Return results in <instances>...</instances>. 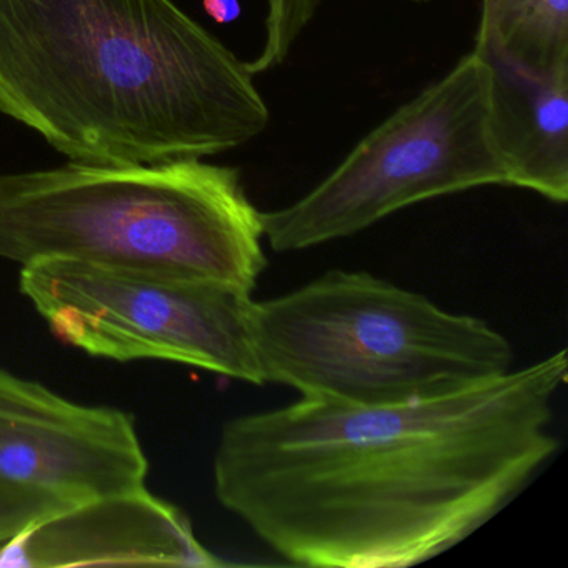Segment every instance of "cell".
Returning <instances> with one entry per match:
<instances>
[{
  "label": "cell",
  "mask_w": 568,
  "mask_h": 568,
  "mask_svg": "<svg viewBox=\"0 0 568 568\" xmlns=\"http://www.w3.org/2000/svg\"><path fill=\"white\" fill-rule=\"evenodd\" d=\"M321 0H268L265 39L261 54L247 62L252 74H264L284 64L302 32L317 14Z\"/></svg>",
  "instance_id": "obj_11"
},
{
  "label": "cell",
  "mask_w": 568,
  "mask_h": 568,
  "mask_svg": "<svg viewBox=\"0 0 568 568\" xmlns=\"http://www.w3.org/2000/svg\"><path fill=\"white\" fill-rule=\"evenodd\" d=\"M0 112L99 165L212 158L271 122L247 62L174 0H0Z\"/></svg>",
  "instance_id": "obj_2"
},
{
  "label": "cell",
  "mask_w": 568,
  "mask_h": 568,
  "mask_svg": "<svg viewBox=\"0 0 568 568\" xmlns=\"http://www.w3.org/2000/svg\"><path fill=\"white\" fill-rule=\"evenodd\" d=\"M262 241L241 171L204 159L0 175V258L21 267L55 258L252 294L267 265Z\"/></svg>",
  "instance_id": "obj_3"
},
{
  "label": "cell",
  "mask_w": 568,
  "mask_h": 568,
  "mask_svg": "<svg viewBox=\"0 0 568 568\" xmlns=\"http://www.w3.org/2000/svg\"><path fill=\"white\" fill-rule=\"evenodd\" d=\"M567 351L444 397L301 398L225 422L219 504L294 565L398 568L444 554L557 454Z\"/></svg>",
  "instance_id": "obj_1"
},
{
  "label": "cell",
  "mask_w": 568,
  "mask_h": 568,
  "mask_svg": "<svg viewBox=\"0 0 568 568\" xmlns=\"http://www.w3.org/2000/svg\"><path fill=\"white\" fill-rule=\"evenodd\" d=\"M414 2H428V0H414Z\"/></svg>",
  "instance_id": "obj_14"
},
{
  "label": "cell",
  "mask_w": 568,
  "mask_h": 568,
  "mask_svg": "<svg viewBox=\"0 0 568 568\" xmlns=\"http://www.w3.org/2000/svg\"><path fill=\"white\" fill-rule=\"evenodd\" d=\"M485 61L491 74V129L507 169L508 185L565 204L568 72L545 78L505 62Z\"/></svg>",
  "instance_id": "obj_9"
},
{
  "label": "cell",
  "mask_w": 568,
  "mask_h": 568,
  "mask_svg": "<svg viewBox=\"0 0 568 568\" xmlns=\"http://www.w3.org/2000/svg\"><path fill=\"white\" fill-rule=\"evenodd\" d=\"M0 464L14 480L74 504L145 488L134 417L69 400L0 368Z\"/></svg>",
  "instance_id": "obj_7"
},
{
  "label": "cell",
  "mask_w": 568,
  "mask_h": 568,
  "mask_svg": "<svg viewBox=\"0 0 568 568\" xmlns=\"http://www.w3.org/2000/svg\"><path fill=\"white\" fill-rule=\"evenodd\" d=\"M252 338L264 384L367 407L455 394L515 361L510 341L481 318L355 271L254 301Z\"/></svg>",
  "instance_id": "obj_4"
},
{
  "label": "cell",
  "mask_w": 568,
  "mask_h": 568,
  "mask_svg": "<svg viewBox=\"0 0 568 568\" xmlns=\"http://www.w3.org/2000/svg\"><path fill=\"white\" fill-rule=\"evenodd\" d=\"M204 11L217 24H231L241 18V2L239 0H202Z\"/></svg>",
  "instance_id": "obj_13"
},
{
  "label": "cell",
  "mask_w": 568,
  "mask_h": 568,
  "mask_svg": "<svg viewBox=\"0 0 568 568\" xmlns=\"http://www.w3.org/2000/svg\"><path fill=\"white\" fill-rule=\"evenodd\" d=\"M474 51L531 74H567L568 0H480Z\"/></svg>",
  "instance_id": "obj_10"
},
{
  "label": "cell",
  "mask_w": 568,
  "mask_h": 568,
  "mask_svg": "<svg viewBox=\"0 0 568 568\" xmlns=\"http://www.w3.org/2000/svg\"><path fill=\"white\" fill-rule=\"evenodd\" d=\"M490 65L464 55L444 78L388 115L304 197L262 212L275 252L351 237L428 199L508 185L491 129Z\"/></svg>",
  "instance_id": "obj_5"
},
{
  "label": "cell",
  "mask_w": 568,
  "mask_h": 568,
  "mask_svg": "<svg viewBox=\"0 0 568 568\" xmlns=\"http://www.w3.org/2000/svg\"><path fill=\"white\" fill-rule=\"evenodd\" d=\"M75 505L79 504L61 495L16 484L0 474V547H4L39 521L55 517Z\"/></svg>",
  "instance_id": "obj_12"
},
{
  "label": "cell",
  "mask_w": 568,
  "mask_h": 568,
  "mask_svg": "<svg viewBox=\"0 0 568 568\" xmlns=\"http://www.w3.org/2000/svg\"><path fill=\"white\" fill-rule=\"evenodd\" d=\"M19 288L59 341L92 357L178 362L264 385L251 292L55 258L22 265Z\"/></svg>",
  "instance_id": "obj_6"
},
{
  "label": "cell",
  "mask_w": 568,
  "mask_h": 568,
  "mask_svg": "<svg viewBox=\"0 0 568 568\" xmlns=\"http://www.w3.org/2000/svg\"><path fill=\"white\" fill-rule=\"evenodd\" d=\"M221 567L191 520L148 487L105 495L39 521L0 547V567Z\"/></svg>",
  "instance_id": "obj_8"
}]
</instances>
